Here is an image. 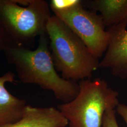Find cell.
Here are the masks:
<instances>
[{"label": "cell", "mask_w": 127, "mask_h": 127, "mask_svg": "<svg viewBox=\"0 0 127 127\" xmlns=\"http://www.w3.org/2000/svg\"><path fill=\"white\" fill-rule=\"evenodd\" d=\"M46 32L55 67L62 77L76 82L91 79L100 61L84 42L55 15L49 18Z\"/></svg>", "instance_id": "7a4b0ae2"}, {"label": "cell", "mask_w": 127, "mask_h": 127, "mask_svg": "<svg viewBox=\"0 0 127 127\" xmlns=\"http://www.w3.org/2000/svg\"><path fill=\"white\" fill-rule=\"evenodd\" d=\"M49 47V39L46 33L40 36L34 50L8 45L3 51L8 62L15 66L21 82L51 91L58 100L68 103L78 94L79 83L66 80L57 73Z\"/></svg>", "instance_id": "6da1fadb"}, {"label": "cell", "mask_w": 127, "mask_h": 127, "mask_svg": "<svg viewBox=\"0 0 127 127\" xmlns=\"http://www.w3.org/2000/svg\"><path fill=\"white\" fill-rule=\"evenodd\" d=\"M127 26L122 23L108 27L109 44L98 66L122 79L127 78Z\"/></svg>", "instance_id": "8992f818"}, {"label": "cell", "mask_w": 127, "mask_h": 127, "mask_svg": "<svg viewBox=\"0 0 127 127\" xmlns=\"http://www.w3.org/2000/svg\"><path fill=\"white\" fill-rule=\"evenodd\" d=\"M82 3L66 10L53 12L86 44L97 59L102 57L109 44V33L100 15L83 8Z\"/></svg>", "instance_id": "5b68a950"}, {"label": "cell", "mask_w": 127, "mask_h": 127, "mask_svg": "<svg viewBox=\"0 0 127 127\" xmlns=\"http://www.w3.org/2000/svg\"><path fill=\"white\" fill-rule=\"evenodd\" d=\"M79 85L76 96L57 108L67 120L69 127H102L105 112L116 109L120 104L118 91L100 78L82 80Z\"/></svg>", "instance_id": "3957f363"}, {"label": "cell", "mask_w": 127, "mask_h": 127, "mask_svg": "<svg viewBox=\"0 0 127 127\" xmlns=\"http://www.w3.org/2000/svg\"><path fill=\"white\" fill-rule=\"evenodd\" d=\"M115 109H109L104 114L102 127H119L115 116Z\"/></svg>", "instance_id": "8fae6325"}, {"label": "cell", "mask_w": 127, "mask_h": 127, "mask_svg": "<svg viewBox=\"0 0 127 127\" xmlns=\"http://www.w3.org/2000/svg\"><path fill=\"white\" fill-rule=\"evenodd\" d=\"M87 2L93 11L100 13L105 27L127 23V0H94Z\"/></svg>", "instance_id": "9c48e42d"}, {"label": "cell", "mask_w": 127, "mask_h": 127, "mask_svg": "<svg viewBox=\"0 0 127 127\" xmlns=\"http://www.w3.org/2000/svg\"><path fill=\"white\" fill-rule=\"evenodd\" d=\"M51 16L49 4L43 0H30L26 7L16 0H0V27L9 45L27 48L35 37L47 33Z\"/></svg>", "instance_id": "277c9868"}, {"label": "cell", "mask_w": 127, "mask_h": 127, "mask_svg": "<svg viewBox=\"0 0 127 127\" xmlns=\"http://www.w3.org/2000/svg\"><path fill=\"white\" fill-rule=\"evenodd\" d=\"M14 77L15 74L10 71L0 77V125L18 122L27 105L26 100L12 95L5 87L6 82H13Z\"/></svg>", "instance_id": "ba28073f"}, {"label": "cell", "mask_w": 127, "mask_h": 127, "mask_svg": "<svg viewBox=\"0 0 127 127\" xmlns=\"http://www.w3.org/2000/svg\"><path fill=\"white\" fill-rule=\"evenodd\" d=\"M9 44V42L4 33L0 27V51H4L5 48Z\"/></svg>", "instance_id": "4fadbf2b"}, {"label": "cell", "mask_w": 127, "mask_h": 127, "mask_svg": "<svg viewBox=\"0 0 127 127\" xmlns=\"http://www.w3.org/2000/svg\"><path fill=\"white\" fill-rule=\"evenodd\" d=\"M116 111L123 118L127 125V105L119 104L116 108Z\"/></svg>", "instance_id": "7c38bea8"}, {"label": "cell", "mask_w": 127, "mask_h": 127, "mask_svg": "<svg viewBox=\"0 0 127 127\" xmlns=\"http://www.w3.org/2000/svg\"><path fill=\"white\" fill-rule=\"evenodd\" d=\"M67 120L58 108L36 107L27 105L23 116L16 123L0 127H66Z\"/></svg>", "instance_id": "52a82bcc"}, {"label": "cell", "mask_w": 127, "mask_h": 127, "mask_svg": "<svg viewBox=\"0 0 127 127\" xmlns=\"http://www.w3.org/2000/svg\"><path fill=\"white\" fill-rule=\"evenodd\" d=\"M80 0H51L50 8L53 12L66 10L82 2Z\"/></svg>", "instance_id": "30bf717a"}]
</instances>
